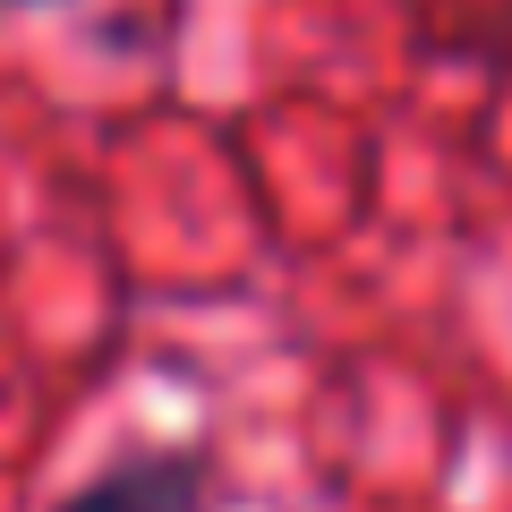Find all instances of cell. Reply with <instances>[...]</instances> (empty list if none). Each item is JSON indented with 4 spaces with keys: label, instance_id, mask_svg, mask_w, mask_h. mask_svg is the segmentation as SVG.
<instances>
[{
    "label": "cell",
    "instance_id": "obj_1",
    "mask_svg": "<svg viewBox=\"0 0 512 512\" xmlns=\"http://www.w3.org/2000/svg\"><path fill=\"white\" fill-rule=\"evenodd\" d=\"M52 512H222V478H214V461L197 444H171V453L111 461L103 478L60 495Z\"/></svg>",
    "mask_w": 512,
    "mask_h": 512
},
{
    "label": "cell",
    "instance_id": "obj_2",
    "mask_svg": "<svg viewBox=\"0 0 512 512\" xmlns=\"http://www.w3.org/2000/svg\"><path fill=\"white\" fill-rule=\"evenodd\" d=\"M0 9H43V0H0Z\"/></svg>",
    "mask_w": 512,
    "mask_h": 512
}]
</instances>
